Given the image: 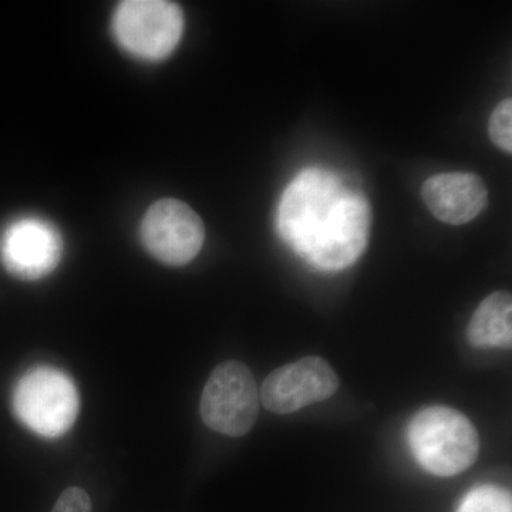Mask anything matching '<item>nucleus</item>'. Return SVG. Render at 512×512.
Listing matches in <instances>:
<instances>
[{"mask_svg": "<svg viewBox=\"0 0 512 512\" xmlns=\"http://www.w3.org/2000/svg\"><path fill=\"white\" fill-rule=\"evenodd\" d=\"M76 386L62 370L36 367L26 373L13 392V410L30 430L56 439L70 430L79 414Z\"/></svg>", "mask_w": 512, "mask_h": 512, "instance_id": "3", "label": "nucleus"}, {"mask_svg": "<svg viewBox=\"0 0 512 512\" xmlns=\"http://www.w3.org/2000/svg\"><path fill=\"white\" fill-rule=\"evenodd\" d=\"M370 207L338 175L308 168L293 178L279 202L276 227L288 247L319 271L349 268L369 241Z\"/></svg>", "mask_w": 512, "mask_h": 512, "instance_id": "1", "label": "nucleus"}, {"mask_svg": "<svg viewBox=\"0 0 512 512\" xmlns=\"http://www.w3.org/2000/svg\"><path fill=\"white\" fill-rule=\"evenodd\" d=\"M421 195L431 214L451 225L473 221L487 205V188L471 173L433 175L424 181Z\"/></svg>", "mask_w": 512, "mask_h": 512, "instance_id": "9", "label": "nucleus"}, {"mask_svg": "<svg viewBox=\"0 0 512 512\" xmlns=\"http://www.w3.org/2000/svg\"><path fill=\"white\" fill-rule=\"evenodd\" d=\"M259 390L251 369L238 360L215 367L202 392L200 412L208 429L242 437L255 426Z\"/></svg>", "mask_w": 512, "mask_h": 512, "instance_id": "4", "label": "nucleus"}, {"mask_svg": "<svg viewBox=\"0 0 512 512\" xmlns=\"http://www.w3.org/2000/svg\"><path fill=\"white\" fill-rule=\"evenodd\" d=\"M63 242L50 222L28 218L13 224L2 242L6 268L22 279L49 275L62 259Z\"/></svg>", "mask_w": 512, "mask_h": 512, "instance_id": "8", "label": "nucleus"}, {"mask_svg": "<svg viewBox=\"0 0 512 512\" xmlns=\"http://www.w3.org/2000/svg\"><path fill=\"white\" fill-rule=\"evenodd\" d=\"M467 339L474 348H511L512 299L510 293L494 292L480 303L468 323Z\"/></svg>", "mask_w": 512, "mask_h": 512, "instance_id": "10", "label": "nucleus"}, {"mask_svg": "<svg viewBox=\"0 0 512 512\" xmlns=\"http://www.w3.org/2000/svg\"><path fill=\"white\" fill-rule=\"evenodd\" d=\"M512 100L505 99L495 107L490 117V137L505 153L512 151Z\"/></svg>", "mask_w": 512, "mask_h": 512, "instance_id": "12", "label": "nucleus"}, {"mask_svg": "<svg viewBox=\"0 0 512 512\" xmlns=\"http://www.w3.org/2000/svg\"><path fill=\"white\" fill-rule=\"evenodd\" d=\"M205 229L197 212L178 200H161L147 211L141 241L163 264L183 266L200 254Z\"/></svg>", "mask_w": 512, "mask_h": 512, "instance_id": "6", "label": "nucleus"}, {"mask_svg": "<svg viewBox=\"0 0 512 512\" xmlns=\"http://www.w3.org/2000/svg\"><path fill=\"white\" fill-rule=\"evenodd\" d=\"M407 441L424 470L437 477H453L476 463L480 436L474 424L456 409L426 407L414 414Z\"/></svg>", "mask_w": 512, "mask_h": 512, "instance_id": "2", "label": "nucleus"}, {"mask_svg": "<svg viewBox=\"0 0 512 512\" xmlns=\"http://www.w3.org/2000/svg\"><path fill=\"white\" fill-rule=\"evenodd\" d=\"M338 387V375L332 366L322 357L308 356L266 377L259 400L269 412L291 414L329 399Z\"/></svg>", "mask_w": 512, "mask_h": 512, "instance_id": "7", "label": "nucleus"}, {"mask_svg": "<svg viewBox=\"0 0 512 512\" xmlns=\"http://www.w3.org/2000/svg\"><path fill=\"white\" fill-rule=\"evenodd\" d=\"M113 29L117 42L130 55L143 60L165 59L183 36V10L164 0H127L116 10Z\"/></svg>", "mask_w": 512, "mask_h": 512, "instance_id": "5", "label": "nucleus"}, {"mask_svg": "<svg viewBox=\"0 0 512 512\" xmlns=\"http://www.w3.org/2000/svg\"><path fill=\"white\" fill-rule=\"evenodd\" d=\"M52 512H92V501L82 488L69 487L60 495Z\"/></svg>", "mask_w": 512, "mask_h": 512, "instance_id": "13", "label": "nucleus"}, {"mask_svg": "<svg viewBox=\"0 0 512 512\" xmlns=\"http://www.w3.org/2000/svg\"><path fill=\"white\" fill-rule=\"evenodd\" d=\"M457 512H512L511 494L495 485H480L464 497Z\"/></svg>", "mask_w": 512, "mask_h": 512, "instance_id": "11", "label": "nucleus"}]
</instances>
